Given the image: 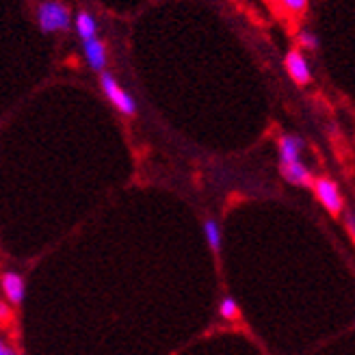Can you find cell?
<instances>
[{"label": "cell", "mask_w": 355, "mask_h": 355, "mask_svg": "<svg viewBox=\"0 0 355 355\" xmlns=\"http://www.w3.org/2000/svg\"><path fill=\"white\" fill-rule=\"evenodd\" d=\"M35 20H37V28L44 35H55L69 31L72 26V11H69L59 0H42L35 9Z\"/></svg>", "instance_id": "obj_1"}, {"label": "cell", "mask_w": 355, "mask_h": 355, "mask_svg": "<svg viewBox=\"0 0 355 355\" xmlns=\"http://www.w3.org/2000/svg\"><path fill=\"white\" fill-rule=\"evenodd\" d=\"M100 87H102V94L106 96V100L115 106L117 113L126 115V117L137 115V100L132 98V94L128 92V89H123L117 83V78L111 72H102L100 74Z\"/></svg>", "instance_id": "obj_2"}, {"label": "cell", "mask_w": 355, "mask_h": 355, "mask_svg": "<svg viewBox=\"0 0 355 355\" xmlns=\"http://www.w3.org/2000/svg\"><path fill=\"white\" fill-rule=\"evenodd\" d=\"M312 189H314L316 200L323 204V208L329 212V215L338 217L340 212H343V208H345V204H343V195H340L338 184H336V182L331 180V178L321 175V178H314Z\"/></svg>", "instance_id": "obj_3"}, {"label": "cell", "mask_w": 355, "mask_h": 355, "mask_svg": "<svg viewBox=\"0 0 355 355\" xmlns=\"http://www.w3.org/2000/svg\"><path fill=\"white\" fill-rule=\"evenodd\" d=\"M284 67H286V74L291 76V80L299 87H306L312 80V67L310 61L306 59L304 50L301 48H293L286 59H284Z\"/></svg>", "instance_id": "obj_4"}, {"label": "cell", "mask_w": 355, "mask_h": 355, "mask_svg": "<svg viewBox=\"0 0 355 355\" xmlns=\"http://www.w3.org/2000/svg\"><path fill=\"white\" fill-rule=\"evenodd\" d=\"M83 57L89 65V69L102 74L106 72V63H109V52H106V44L98 37L83 42Z\"/></svg>", "instance_id": "obj_5"}, {"label": "cell", "mask_w": 355, "mask_h": 355, "mask_svg": "<svg viewBox=\"0 0 355 355\" xmlns=\"http://www.w3.org/2000/svg\"><path fill=\"white\" fill-rule=\"evenodd\" d=\"M279 173L286 182L295 184V187H312L314 184V175L310 173V169L297 161V163H279Z\"/></svg>", "instance_id": "obj_6"}, {"label": "cell", "mask_w": 355, "mask_h": 355, "mask_svg": "<svg viewBox=\"0 0 355 355\" xmlns=\"http://www.w3.org/2000/svg\"><path fill=\"white\" fill-rule=\"evenodd\" d=\"M0 282H3V293L9 299V304L20 306L24 301V297H26L24 277L20 273H15V271H5L3 277H0Z\"/></svg>", "instance_id": "obj_7"}, {"label": "cell", "mask_w": 355, "mask_h": 355, "mask_svg": "<svg viewBox=\"0 0 355 355\" xmlns=\"http://www.w3.org/2000/svg\"><path fill=\"white\" fill-rule=\"evenodd\" d=\"M301 150H304V139L297 135H282L277 139L279 163H297Z\"/></svg>", "instance_id": "obj_8"}, {"label": "cell", "mask_w": 355, "mask_h": 355, "mask_svg": "<svg viewBox=\"0 0 355 355\" xmlns=\"http://www.w3.org/2000/svg\"><path fill=\"white\" fill-rule=\"evenodd\" d=\"M76 33L83 42L98 37V20L89 11H78L76 13Z\"/></svg>", "instance_id": "obj_9"}, {"label": "cell", "mask_w": 355, "mask_h": 355, "mask_svg": "<svg viewBox=\"0 0 355 355\" xmlns=\"http://www.w3.org/2000/svg\"><path fill=\"white\" fill-rule=\"evenodd\" d=\"M204 236L208 241V247L212 252L221 250V227L215 219H206L204 221Z\"/></svg>", "instance_id": "obj_10"}, {"label": "cell", "mask_w": 355, "mask_h": 355, "mask_svg": "<svg viewBox=\"0 0 355 355\" xmlns=\"http://www.w3.org/2000/svg\"><path fill=\"white\" fill-rule=\"evenodd\" d=\"M297 44H299L301 50H318V46H321V42H318V37L312 31H299L297 33Z\"/></svg>", "instance_id": "obj_11"}, {"label": "cell", "mask_w": 355, "mask_h": 355, "mask_svg": "<svg viewBox=\"0 0 355 355\" xmlns=\"http://www.w3.org/2000/svg\"><path fill=\"white\" fill-rule=\"evenodd\" d=\"M219 312H221V316L225 318V321H234V318H239V304H236V299L234 297H225L221 301V306H219Z\"/></svg>", "instance_id": "obj_12"}, {"label": "cell", "mask_w": 355, "mask_h": 355, "mask_svg": "<svg viewBox=\"0 0 355 355\" xmlns=\"http://www.w3.org/2000/svg\"><path fill=\"white\" fill-rule=\"evenodd\" d=\"M279 5L293 15H304L308 9V0H279Z\"/></svg>", "instance_id": "obj_13"}, {"label": "cell", "mask_w": 355, "mask_h": 355, "mask_svg": "<svg viewBox=\"0 0 355 355\" xmlns=\"http://www.w3.org/2000/svg\"><path fill=\"white\" fill-rule=\"evenodd\" d=\"M345 223H347V230H349V234L353 236L355 241V215L353 212H347V217H345Z\"/></svg>", "instance_id": "obj_14"}, {"label": "cell", "mask_w": 355, "mask_h": 355, "mask_svg": "<svg viewBox=\"0 0 355 355\" xmlns=\"http://www.w3.org/2000/svg\"><path fill=\"white\" fill-rule=\"evenodd\" d=\"M0 355H17V353H15L13 347H9V345L3 343V345H0Z\"/></svg>", "instance_id": "obj_15"}, {"label": "cell", "mask_w": 355, "mask_h": 355, "mask_svg": "<svg viewBox=\"0 0 355 355\" xmlns=\"http://www.w3.org/2000/svg\"><path fill=\"white\" fill-rule=\"evenodd\" d=\"M0 316H3V321H7V318H9V310H7V304H3V306H0Z\"/></svg>", "instance_id": "obj_16"}]
</instances>
